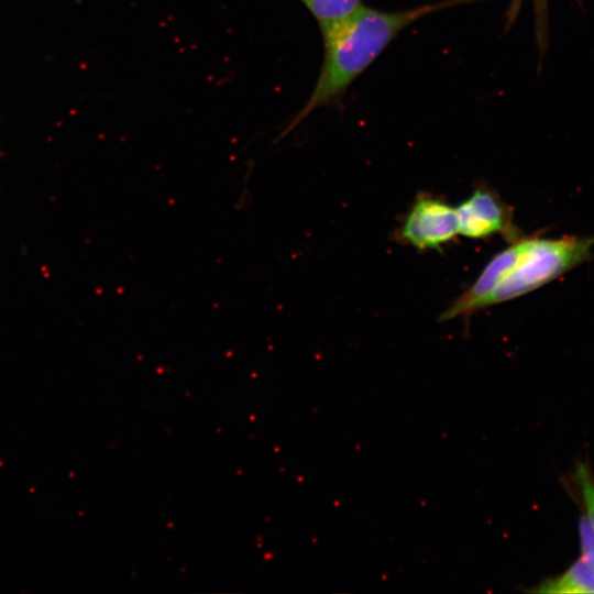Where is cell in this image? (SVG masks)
I'll return each instance as SVG.
<instances>
[{
    "instance_id": "1",
    "label": "cell",
    "mask_w": 594,
    "mask_h": 594,
    "mask_svg": "<svg viewBox=\"0 0 594 594\" xmlns=\"http://www.w3.org/2000/svg\"><path fill=\"white\" fill-rule=\"evenodd\" d=\"M441 8L440 3L387 12L363 6L342 24L321 32L324 56L319 77L309 98L279 136L293 131L315 110L334 103L402 30Z\"/></svg>"
},
{
    "instance_id": "2",
    "label": "cell",
    "mask_w": 594,
    "mask_h": 594,
    "mask_svg": "<svg viewBox=\"0 0 594 594\" xmlns=\"http://www.w3.org/2000/svg\"><path fill=\"white\" fill-rule=\"evenodd\" d=\"M594 238H525L503 250L504 272L481 309L526 295L586 262Z\"/></svg>"
},
{
    "instance_id": "3",
    "label": "cell",
    "mask_w": 594,
    "mask_h": 594,
    "mask_svg": "<svg viewBox=\"0 0 594 594\" xmlns=\"http://www.w3.org/2000/svg\"><path fill=\"white\" fill-rule=\"evenodd\" d=\"M398 234L402 241L418 250H439L459 234L457 208L440 198L420 195Z\"/></svg>"
},
{
    "instance_id": "4",
    "label": "cell",
    "mask_w": 594,
    "mask_h": 594,
    "mask_svg": "<svg viewBox=\"0 0 594 594\" xmlns=\"http://www.w3.org/2000/svg\"><path fill=\"white\" fill-rule=\"evenodd\" d=\"M457 213L459 234L463 237L484 239L497 233H513L509 207L491 189H475L457 207Z\"/></svg>"
},
{
    "instance_id": "7",
    "label": "cell",
    "mask_w": 594,
    "mask_h": 594,
    "mask_svg": "<svg viewBox=\"0 0 594 594\" xmlns=\"http://www.w3.org/2000/svg\"><path fill=\"white\" fill-rule=\"evenodd\" d=\"M573 481L579 491L585 516L594 528V475L590 465L579 462L573 471Z\"/></svg>"
},
{
    "instance_id": "5",
    "label": "cell",
    "mask_w": 594,
    "mask_h": 594,
    "mask_svg": "<svg viewBox=\"0 0 594 594\" xmlns=\"http://www.w3.org/2000/svg\"><path fill=\"white\" fill-rule=\"evenodd\" d=\"M534 592L549 594L594 593V563L581 556L565 572L543 580Z\"/></svg>"
},
{
    "instance_id": "9",
    "label": "cell",
    "mask_w": 594,
    "mask_h": 594,
    "mask_svg": "<svg viewBox=\"0 0 594 594\" xmlns=\"http://www.w3.org/2000/svg\"><path fill=\"white\" fill-rule=\"evenodd\" d=\"M472 1H477V0H449V1L443 2V7H447L450 4H461L464 2H472Z\"/></svg>"
},
{
    "instance_id": "8",
    "label": "cell",
    "mask_w": 594,
    "mask_h": 594,
    "mask_svg": "<svg viewBox=\"0 0 594 594\" xmlns=\"http://www.w3.org/2000/svg\"><path fill=\"white\" fill-rule=\"evenodd\" d=\"M582 557L594 563V528L584 515L579 524Z\"/></svg>"
},
{
    "instance_id": "6",
    "label": "cell",
    "mask_w": 594,
    "mask_h": 594,
    "mask_svg": "<svg viewBox=\"0 0 594 594\" xmlns=\"http://www.w3.org/2000/svg\"><path fill=\"white\" fill-rule=\"evenodd\" d=\"M312 14L319 24L320 31L336 28L352 15L362 7L361 0H299Z\"/></svg>"
}]
</instances>
